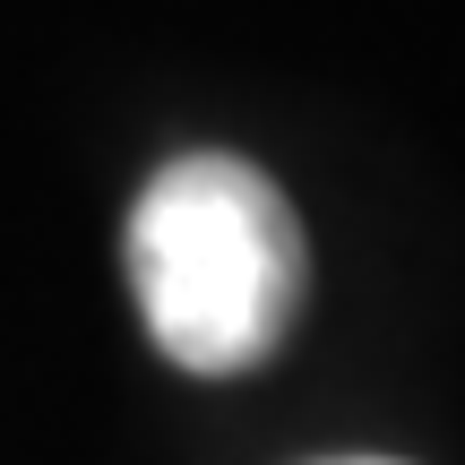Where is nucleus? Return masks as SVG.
Segmentation results:
<instances>
[{"instance_id": "1", "label": "nucleus", "mask_w": 465, "mask_h": 465, "mask_svg": "<svg viewBox=\"0 0 465 465\" xmlns=\"http://www.w3.org/2000/svg\"><path fill=\"white\" fill-rule=\"evenodd\" d=\"M302 224L242 155H173L130 207V293L147 336L199 380L259 371L302 311Z\"/></svg>"}, {"instance_id": "2", "label": "nucleus", "mask_w": 465, "mask_h": 465, "mask_svg": "<svg viewBox=\"0 0 465 465\" xmlns=\"http://www.w3.org/2000/svg\"><path fill=\"white\" fill-rule=\"evenodd\" d=\"M345 465H388V457H345Z\"/></svg>"}]
</instances>
